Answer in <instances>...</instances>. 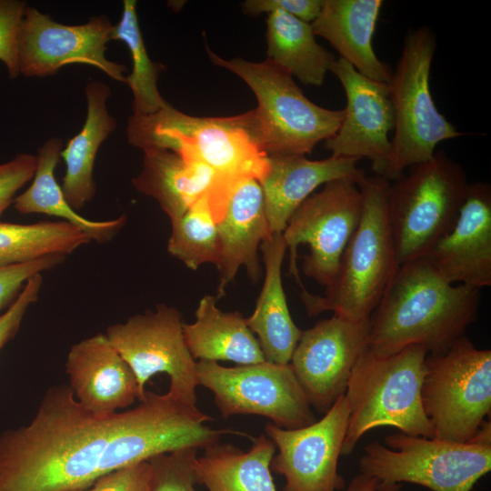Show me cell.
<instances>
[{
    "mask_svg": "<svg viewBox=\"0 0 491 491\" xmlns=\"http://www.w3.org/2000/svg\"><path fill=\"white\" fill-rule=\"evenodd\" d=\"M362 194L356 183L340 179L326 183L293 213L282 233L290 253L289 273L304 287L297 268V247L309 246L303 257L304 274L329 286L362 213Z\"/></svg>",
    "mask_w": 491,
    "mask_h": 491,
    "instance_id": "cell-12",
    "label": "cell"
},
{
    "mask_svg": "<svg viewBox=\"0 0 491 491\" xmlns=\"http://www.w3.org/2000/svg\"><path fill=\"white\" fill-rule=\"evenodd\" d=\"M91 491H152L149 461L114 470L99 477Z\"/></svg>",
    "mask_w": 491,
    "mask_h": 491,
    "instance_id": "cell-38",
    "label": "cell"
},
{
    "mask_svg": "<svg viewBox=\"0 0 491 491\" xmlns=\"http://www.w3.org/2000/svg\"><path fill=\"white\" fill-rule=\"evenodd\" d=\"M37 166V155L20 153L11 160L0 164V217L11 204L17 192L33 179Z\"/></svg>",
    "mask_w": 491,
    "mask_h": 491,
    "instance_id": "cell-36",
    "label": "cell"
},
{
    "mask_svg": "<svg viewBox=\"0 0 491 491\" xmlns=\"http://www.w3.org/2000/svg\"><path fill=\"white\" fill-rule=\"evenodd\" d=\"M65 258L63 255H54L25 264L0 267V315L15 300L31 277L59 266Z\"/></svg>",
    "mask_w": 491,
    "mask_h": 491,
    "instance_id": "cell-35",
    "label": "cell"
},
{
    "mask_svg": "<svg viewBox=\"0 0 491 491\" xmlns=\"http://www.w3.org/2000/svg\"><path fill=\"white\" fill-rule=\"evenodd\" d=\"M206 52L214 65L235 74L255 94L257 107L253 111L268 155H306L338 130L344 110L327 109L310 101L293 76L268 59H225L208 47Z\"/></svg>",
    "mask_w": 491,
    "mask_h": 491,
    "instance_id": "cell-8",
    "label": "cell"
},
{
    "mask_svg": "<svg viewBox=\"0 0 491 491\" xmlns=\"http://www.w3.org/2000/svg\"><path fill=\"white\" fill-rule=\"evenodd\" d=\"M167 251L193 270L205 263L216 266L219 258L217 225L208 195L171 221Z\"/></svg>",
    "mask_w": 491,
    "mask_h": 491,
    "instance_id": "cell-32",
    "label": "cell"
},
{
    "mask_svg": "<svg viewBox=\"0 0 491 491\" xmlns=\"http://www.w3.org/2000/svg\"><path fill=\"white\" fill-rule=\"evenodd\" d=\"M65 372L75 398L95 416H106L131 406L135 399L141 401L135 375L105 334L73 345Z\"/></svg>",
    "mask_w": 491,
    "mask_h": 491,
    "instance_id": "cell-19",
    "label": "cell"
},
{
    "mask_svg": "<svg viewBox=\"0 0 491 491\" xmlns=\"http://www.w3.org/2000/svg\"><path fill=\"white\" fill-rule=\"evenodd\" d=\"M77 491H91L90 488L83 489V490H77Z\"/></svg>",
    "mask_w": 491,
    "mask_h": 491,
    "instance_id": "cell-41",
    "label": "cell"
},
{
    "mask_svg": "<svg viewBox=\"0 0 491 491\" xmlns=\"http://www.w3.org/2000/svg\"><path fill=\"white\" fill-rule=\"evenodd\" d=\"M195 367L199 385L213 393L223 417L262 416L285 429L301 428L316 421L290 364L266 360L227 367L199 360Z\"/></svg>",
    "mask_w": 491,
    "mask_h": 491,
    "instance_id": "cell-11",
    "label": "cell"
},
{
    "mask_svg": "<svg viewBox=\"0 0 491 491\" xmlns=\"http://www.w3.org/2000/svg\"><path fill=\"white\" fill-rule=\"evenodd\" d=\"M26 7L22 0H0V61L10 78L20 75L18 35Z\"/></svg>",
    "mask_w": 491,
    "mask_h": 491,
    "instance_id": "cell-34",
    "label": "cell"
},
{
    "mask_svg": "<svg viewBox=\"0 0 491 491\" xmlns=\"http://www.w3.org/2000/svg\"><path fill=\"white\" fill-rule=\"evenodd\" d=\"M469 184L464 168L443 150L390 182L387 215L399 266L425 257L451 229Z\"/></svg>",
    "mask_w": 491,
    "mask_h": 491,
    "instance_id": "cell-7",
    "label": "cell"
},
{
    "mask_svg": "<svg viewBox=\"0 0 491 491\" xmlns=\"http://www.w3.org/2000/svg\"><path fill=\"white\" fill-rule=\"evenodd\" d=\"M265 265V279L252 315L246 324L257 341L265 359L289 364L302 336L287 306L282 282V264L286 244L282 233L273 234L260 246Z\"/></svg>",
    "mask_w": 491,
    "mask_h": 491,
    "instance_id": "cell-24",
    "label": "cell"
},
{
    "mask_svg": "<svg viewBox=\"0 0 491 491\" xmlns=\"http://www.w3.org/2000/svg\"><path fill=\"white\" fill-rule=\"evenodd\" d=\"M267 15L266 59L305 85H321L336 58L316 42L311 24L282 11Z\"/></svg>",
    "mask_w": 491,
    "mask_h": 491,
    "instance_id": "cell-29",
    "label": "cell"
},
{
    "mask_svg": "<svg viewBox=\"0 0 491 491\" xmlns=\"http://www.w3.org/2000/svg\"><path fill=\"white\" fill-rule=\"evenodd\" d=\"M197 452L198 448L185 447L150 458L152 491H198L194 468Z\"/></svg>",
    "mask_w": 491,
    "mask_h": 491,
    "instance_id": "cell-33",
    "label": "cell"
},
{
    "mask_svg": "<svg viewBox=\"0 0 491 491\" xmlns=\"http://www.w3.org/2000/svg\"><path fill=\"white\" fill-rule=\"evenodd\" d=\"M114 25L103 15L81 25H65L26 7L18 35V66L26 77H45L71 64L92 65L125 84L126 67L106 58Z\"/></svg>",
    "mask_w": 491,
    "mask_h": 491,
    "instance_id": "cell-14",
    "label": "cell"
},
{
    "mask_svg": "<svg viewBox=\"0 0 491 491\" xmlns=\"http://www.w3.org/2000/svg\"><path fill=\"white\" fill-rule=\"evenodd\" d=\"M268 159V172L259 183L272 235L284 232L293 213L318 186L340 179L358 184L366 175L356 158L310 160L302 155H279Z\"/></svg>",
    "mask_w": 491,
    "mask_h": 491,
    "instance_id": "cell-21",
    "label": "cell"
},
{
    "mask_svg": "<svg viewBox=\"0 0 491 491\" xmlns=\"http://www.w3.org/2000/svg\"><path fill=\"white\" fill-rule=\"evenodd\" d=\"M480 290L446 280L426 258L399 266L370 316L368 349L390 356L410 346L446 351L476 320Z\"/></svg>",
    "mask_w": 491,
    "mask_h": 491,
    "instance_id": "cell-2",
    "label": "cell"
},
{
    "mask_svg": "<svg viewBox=\"0 0 491 491\" xmlns=\"http://www.w3.org/2000/svg\"><path fill=\"white\" fill-rule=\"evenodd\" d=\"M377 485L376 478L360 473L353 477L346 491H377Z\"/></svg>",
    "mask_w": 491,
    "mask_h": 491,
    "instance_id": "cell-40",
    "label": "cell"
},
{
    "mask_svg": "<svg viewBox=\"0 0 491 491\" xmlns=\"http://www.w3.org/2000/svg\"><path fill=\"white\" fill-rule=\"evenodd\" d=\"M389 184L376 175H366L358 182L363 201L360 221L333 283L324 296L301 289L309 316L332 311L351 320H364L375 311L399 267L387 215Z\"/></svg>",
    "mask_w": 491,
    "mask_h": 491,
    "instance_id": "cell-4",
    "label": "cell"
},
{
    "mask_svg": "<svg viewBox=\"0 0 491 491\" xmlns=\"http://www.w3.org/2000/svg\"><path fill=\"white\" fill-rule=\"evenodd\" d=\"M216 225L219 241L216 266L220 274L216 298H220L242 266L255 282L261 273L257 250L272 234L263 190L257 180L246 179L235 186L224 215Z\"/></svg>",
    "mask_w": 491,
    "mask_h": 491,
    "instance_id": "cell-22",
    "label": "cell"
},
{
    "mask_svg": "<svg viewBox=\"0 0 491 491\" xmlns=\"http://www.w3.org/2000/svg\"><path fill=\"white\" fill-rule=\"evenodd\" d=\"M63 140L52 137L37 151V166L30 186L14 201L15 209L23 215L45 214L70 223L86 234L91 241L103 244L112 240L126 222L125 215L105 221H95L80 215L65 200L55 176Z\"/></svg>",
    "mask_w": 491,
    "mask_h": 491,
    "instance_id": "cell-28",
    "label": "cell"
},
{
    "mask_svg": "<svg viewBox=\"0 0 491 491\" xmlns=\"http://www.w3.org/2000/svg\"><path fill=\"white\" fill-rule=\"evenodd\" d=\"M348 408L345 395L318 421L309 426L285 429L272 423L266 436L278 453L270 469L286 479L282 491H336L345 480L337 471L338 458L346 434Z\"/></svg>",
    "mask_w": 491,
    "mask_h": 491,
    "instance_id": "cell-16",
    "label": "cell"
},
{
    "mask_svg": "<svg viewBox=\"0 0 491 491\" xmlns=\"http://www.w3.org/2000/svg\"><path fill=\"white\" fill-rule=\"evenodd\" d=\"M383 5L381 0H324L318 16L311 23L321 36L362 75L389 84L392 71L376 55L373 35Z\"/></svg>",
    "mask_w": 491,
    "mask_h": 491,
    "instance_id": "cell-23",
    "label": "cell"
},
{
    "mask_svg": "<svg viewBox=\"0 0 491 491\" xmlns=\"http://www.w3.org/2000/svg\"><path fill=\"white\" fill-rule=\"evenodd\" d=\"M143 152L142 170L132 184L156 200L170 221L182 216L205 195L215 212L225 210L235 186L224 183L206 165L167 149L151 147Z\"/></svg>",
    "mask_w": 491,
    "mask_h": 491,
    "instance_id": "cell-20",
    "label": "cell"
},
{
    "mask_svg": "<svg viewBox=\"0 0 491 491\" xmlns=\"http://www.w3.org/2000/svg\"><path fill=\"white\" fill-rule=\"evenodd\" d=\"M183 325L178 309L158 304L154 311L107 326L106 337L135 375L141 401L146 382L165 373L170 380L168 392L196 405V362L185 345Z\"/></svg>",
    "mask_w": 491,
    "mask_h": 491,
    "instance_id": "cell-13",
    "label": "cell"
},
{
    "mask_svg": "<svg viewBox=\"0 0 491 491\" xmlns=\"http://www.w3.org/2000/svg\"><path fill=\"white\" fill-rule=\"evenodd\" d=\"M90 241L80 228L63 220L34 224L0 221V267L54 255L66 256Z\"/></svg>",
    "mask_w": 491,
    "mask_h": 491,
    "instance_id": "cell-30",
    "label": "cell"
},
{
    "mask_svg": "<svg viewBox=\"0 0 491 491\" xmlns=\"http://www.w3.org/2000/svg\"><path fill=\"white\" fill-rule=\"evenodd\" d=\"M330 72L345 90L346 105L338 130L325 141V148L334 156L366 158L375 175L384 176L391 156L389 133L394 129L388 85L362 75L340 57Z\"/></svg>",
    "mask_w": 491,
    "mask_h": 491,
    "instance_id": "cell-17",
    "label": "cell"
},
{
    "mask_svg": "<svg viewBox=\"0 0 491 491\" xmlns=\"http://www.w3.org/2000/svg\"><path fill=\"white\" fill-rule=\"evenodd\" d=\"M216 296H205L195 321L183 325L185 345L195 360L230 361L250 365L266 361L256 336L238 312H223Z\"/></svg>",
    "mask_w": 491,
    "mask_h": 491,
    "instance_id": "cell-26",
    "label": "cell"
},
{
    "mask_svg": "<svg viewBox=\"0 0 491 491\" xmlns=\"http://www.w3.org/2000/svg\"><path fill=\"white\" fill-rule=\"evenodd\" d=\"M370 318L334 315L302 332L290 365L311 406L325 414L345 394L352 369L368 348Z\"/></svg>",
    "mask_w": 491,
    "mask_h": 491,
    "instance_id": "cell-15",
    "label": "cell"
},
{
    "mask_svg": "<svg viewBox=\"0 0 491 491\" xmlns=\"http://www.w3.org/2000/svg\"><path fill=\"white\" fill-rule=\"evenodd\" d=\"M436 38L427 26L410 29L388 84L394 111L391 156L383 177L389 182L429 160L436 145L463 135L436 108L429 85Z\"/></svg>",
    "mask_w": 491,
    "mask_h": 491,
    "instance_id": "cell-9",
    "label": "cell"
},
{
    "mask_svg": "<svg viewBox=\"0 0 491 491\" xmlns=\"http://www.w3.org/2000/svg\"><path fill=\"white\" fill-rule=\"evenodd\" d=\"M360 473L376 479L377 491H398L403 483L432 491H471L491 470V422L469 441L457 443L401 432L367 444Z\"/></svg>",
    "mask_w": 491,
    "mask_h": 491,
    "instance_id": "cell-6",
    "label": "cell"
},
{
    "mask_svg": "<svg viewBox=\"0 0 491 491\" xmlns=\"http://www.w3.org/2000/svg\"><path fill=\"white\" fill-rule=\"evenodd\" d=\"M449 283L491 286V186L469 184L455 224L425 256Z\"/></svg>",
    "mask_w": 491,
    "mask_h": 491,
    "instance_id": "cell-18",
    "label": "cell"
},
{
    "mask_svg": "<svg viewBox=\"0 0 491 491\" xmlns=\"http://www.w3.org/2000/svg\"><path fill=\"white\" fill-rule=\"evenodd\" d=\"M85 95L87 105L85 124L60 154L65 164L61 189L75 211L93 200L96 191L94 179L96 155L116 127V119L107 108L110 86L102 81H91L85 87Z\"/></svg>",
    "mask_w": 491,
    "mask_h": 491,
    "instance_id": "cell-25",
    "label": "cell"
},
{
    "mask_svg": "<svg viewBox=\"0 0 491 491\" xmlns=\"http://www.w3.org/2000/svg\"><path fill=\"white\" fill-rule=\"evenodd\" d=\"M190 411L168 393L98 416L68 386L50 387L33 419L0 434V491H77L114 470L194 446Z\"/></svg>",
    "mask_w": 491,
    "mask_h": 491,
    "instance_id": "cell-1",
    "label": "cell"
},
{
    "mask_svg": "<svg viewBox=\"0 0 491 491\" xmlns=\"http://www.w3.org/2000/svg\"><path fill=\"white\" fill-rule=\"evenodd\" d=\"M324 0H246L242 4L245 14L259 15L282 11L311 24L319 15Z\"/></svg>",
    "mask_w": 491,
    "mask_h": 491,
    "instance_id": "cell-39",
    "label": "cell"
},
{
    "mask_svg": "<svg viewBox=\"0 0 491 491\" xmlns=\"http://www.w3.org/2000/svg\"><path fill=\"white\" fill-rule=\"evenodd\" d=\"M42 284V274L31 277L15 300L0 315V351L17 334L27 310L39 297Z\"/></svg>",
    "mask_w": 491,
    "mask_h": 491,
    "instance_id": "cell-37",
    "label": "cell"
},
{
    "mask_svg": "<svg viewBox=\"0 0 491 491\" xmlns=\"http://www.w3.org/2000/svg\"><path fill=\"white\" fill-rule=\"evenodd\" d=\"M421 399L433 437L471 440L491 412V350L463 336L446 351L427 354Z\"/></svg>",
    "mask_w": 491,
    "mask_h": 491,
    "instance_id": "cell-10",
    "label": "cell"
},
{
    "mask_svg": "<svg viewBox=\"0 0 491 491\" xmlns=\"http://www.w3.org/2000/svg\"><path fill=\"white\" fill-rule=\"evenodd\" d=\"M252 440L247 451L219 442L205 447L194 462L199 484L208 491H278L270 469L274 443L264 434Z\"/></svg>",
    "mask_w": 491,
    "mask_h": 491,
    "instance_id": "cell-27",
    "label": "cell"
},
{
    "mask_svg": "<svg viewBox=\"0 0 491 491\" xmlns=\"http://www.w3.org/2000/svg\"><path fill=\"white\" fill-rule=\"evenodd\" d=\"M126 137L142 150L163 148L199 161L232 186L246 179L260 182L269 168L253 110L233 116L199 117L169 104L150 115H131Z\"/></svg>",
    "mask_w": 491,
    "mask_h": 491,
    "instance_id": "cell-3",
    "label": "cell"
},
{
    "mask_svg": "<svg viewBox=\"0 0 491 491\" xmlns=\"http://www.w3.org/2000/svg\"><path fill=\"white\" fill-rule=\"evenodd\" d=\"M427 354L421 346H410L386 356L368 348L361 355L344 394L348 422L341 455L351 454L365 434L382 426L433 437L421 399Z\"/></svg>",
    "mask_w": 491,
    "mask_h": 491,
    "instance_id": "cell-5",
    "label": "cell"
},
{
    "mask_svg": "<svg viewBox=\"0 0 491 491\" xmlns=\"http://www.w3.org/2000/svg\"><path fill=\"white\" fill-rule=\"evenodd\" d=\"M137 2L124 0L119 22L114 25L111 40L124 42L131 54L132 72L126 75V85L133 94L132 110L135 116L157 113L169 104L160 95L157 80L165 70L161 63L150 59L137 16Z\"/></svg>",
    "mask_w": 491,
    "mask_h": 491,
    "instance_id": "cell-31",
    "label": "cell"
}]
</instances>
